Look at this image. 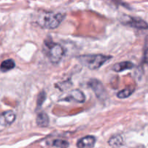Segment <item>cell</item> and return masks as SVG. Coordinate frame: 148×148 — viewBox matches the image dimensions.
<instances>
[{
    "mask_svg": "<svg viewBox=\"0 0 148 148\" xmlns=\"http://www.w3.org/2000/svg\"><path fill=\"white\" fill-rule=\"evenodd\" d=\"M111 58V56H106L103 54H87L79 56L78 60L83 66L88 69L95 70L101 67Z\"/></svg>",
    "mask_w": 148,
    "mask_h": 148,
    "instance_id": "cell-1",
    "label": "cell"
},
{
    "mask_svg": "<svg viewBox=\"0 0 148 148\" xmlns=\"http://www.w3.org/2000/svg\"><path fill=\"white\" fill-rule=\"evenodd\" d=\"M64 18V15L63 14L46 12L39 15L36 23L43 28L55 29L61 24Z\"/></svg>",
    "mask_w": 148,
    "mask_h": 148,
    "instance_id": "cell-2",
    "label": "cell"
},
{
    "mask_svg": "<svg viewBox=\"0 0 148 148\" xmlns=\"http://www.w3.org/2000/svg\"><path fill=\"white\" fill-rule=\"evenodd\" d=\"M45 46L47 49V56L52 64H57L62 60L64 56V49L61 45L53 43L51 40L46 39L45 40Z\"/></svg>",
    "mask_w": 148,
    "mask_h": 148,
    "instance_id": "cell-3",
    "label": "cell"
},
{
    "mask_svg": "<svg viewBox=\"0 0 148 148\" xmlns=\"http://www.w3.org/2000/svg\"><path fill=\"white\" fill-rule=\"evenodd\" d=\"M121 23L124 25L130 26L139 30H148V23L138 17L124 15L121 18Z\"/></svg>",
    "mask_w": 148,
    "mask_h": 148,
    "instance_id": "cell-4",
    "label": "cell"
},
{
    "mask_svg": "<svg viewBox=\"0 0 148 148\" xmlns=\"http://www.w3.org/2000/svg\"><path fill=\"white\" fill-rule=\"evenodd\" d=\"M88 85L93 90L94 93L98 99L101 101H105L106 99L108 97L107 91L101 81L96 79H91L88 82Z\"/></svg>",
    "mask_w": 148,
    "mask_h": 148,
    "instance_id": "cell-5",
    "label": "cell"
},
{
    "mask_svg": "<svg viewBox=\"0 0 148 148\" xmlns=\"http://www.w3.org/2000/svg\"><path fill=\"white\" fill-rule=\"evenodd\" d=\"M15 119L16 116L13 111H7L3 112L1 114V119H0V125H1V129L3 127H6L11 125L14 121Z\"/></svg>",
    "mask_w": 148,
    "mask_h": 148,
    "instance_id": "cell-6",
    "label": "cell"
},
{
    "mask_svg": "<svg viewBox=\"0 0 148 148\" xmlns=\"http://www.w3.org/2000/svg\"><path fill=\"white\" fill-rule=\"evenodd\" d=\"M95 142H96V140L95 137L86 136L79 140V141L77 143V146L78 148H93Z\"/></svg>",
    "mask_w": 148,
    "mask_h": 148,
    "instance_id": "cell-7",
    "label": "cell"
},
{
    "mask_svg": "<svg viewBox=\"0 0 148 148\" xmlns=\"http://www.w3.org/2000/svg\"><path fill=\"white\" fill-rule=\"evenodd\" d=\"M64 101H74L75 102L77 103H84L85 101V95L83 93V92H82L79 90H74L72 92L69 93V96H67V98L64 99Z\"/></svg>",
    "mask_w": 148,
    "mask_h": 148,
    "instance_id": "cell-8",
    "label": "cell"
},
{
    "mask_svg": "<svg viewBox=\"0 0 148 148\" xmlns=\"http://www.w3.org/2000/svg\"><path fill=\"white\" fill-rule=\"evenodd\" d=\"M134 67V64L130 62H122L117 63L113 66V70L116 72H121L127 69H131Z\"/></svg>",
    "mask_w": 148,
    "mask_h": 148,
    "instance_id": "cell-9",
    "label": "cell"
},
{
    "mask_svg": "<svg viewBox=\"0 0 148 148\" xmlns=\"http://www.w3.org/2000/svg\"><path fill=\"white\" fill-rule=\"evenodd\" d=\"M36 124L40 127H46L49 124V118L45 112H40L36 117Z\"/></svg>",
    "mask_w": 148,
    "mask_h": 148,
    "instance_id": "cell-10",
    "label": "cell"
},
{
    "mask_svg": "<svg viewBox=\"0 0 148 148\" xmlns=\"http://www.w3.org/2000/svg\"><path fill=\"white\" fill-rule=\"evenodd\" d=\"M14 66H15L14 61L12 59H8L1 62L0 69H1V72H7L14 69Z\"/></svg>",
    "mask_w": 148,
    "mask_h": 148,
    "instance_id": "cell-11",
    "label": "cell"
},
{
    "mask_svg": "<svg viewBox=\"0 0 148 148\" xmlns=\"http://www.w3.org/2000/svg\"><path fill=\"white\" fill-rule=\"evenodd\" d=\"M108 144L113 147H120L124 145V140L121 135L113 136L108 140Z\"/></svg>",
    "mask_w": 148,
    "mask_h": 148,
    "instance_id": "cell-12",
    "label": "cell"
},
{
    "mask_svg": "<svg viewBox=\"0 0 148 148\" xmlns=\"http://www.w3.org/2000/svg\"><path fill=\"white\" fill-rule=\"evenodd\" d=\"M134 88L132 86H130L128 88H126L124 89L121 90V91L117 93V96L119 98H121V99H124V98H127L128 97H130L132 94L134 92Z\"/></svg>",
    "mask_w": 148,
    "mask_h": 148,
    "instance_id": "cell-13",
    "label": "cell"
},
{
    "mask_svg": "<svg viewBox=\"0 0 148 148\" xmlns=\"http://www.w3.org/2000/svg\"><path fill=\"white\" fill-rule=\"evenodd\" d=\"M52 145L53 147L59 148H68L69 146V143L66 140H55L52 143Z\"/></svg>",
    "mask_w": 148,
    "mask_h": 148,
    "instance_id": "cell-14",
    "label": "cell"
},
{
    "mask_svg": "<svg viewBox=\"0 0 148 148\" xmlns=\"http://www.w3.org/2000/svg\"><path fill=\"white\" fill-rule=\"evenodd\" d=\"M46 94L44 91H42L39 93L38 96L37 98V109H38L39 108L42 106L43 103H44V101H46Z\"/></svg>",
    "mask_w": 148,
    "mask_h": 148,
    "instance_id": "cell-15",
    "label": "cell"
},
{
    "mask_svg": "<svg viewBox=\"0 0 148 148\" xmlns=\"http://www.w3.org/2000/svg\"><path fill=\"white\" fill-rule=\"evenodd\" d=\"M143 62L148 64V36L145 38L144 43V51H143Z\"/></svg>",
    "mask_w": 148,
    "mask_h": 148,
    "instance_id": "cell-16",
    "label": "cell"
}]
</instances>
